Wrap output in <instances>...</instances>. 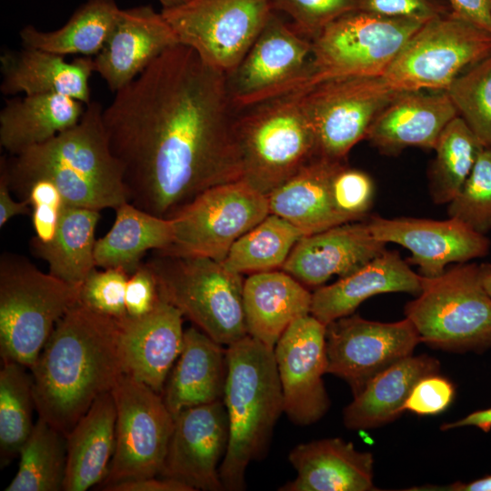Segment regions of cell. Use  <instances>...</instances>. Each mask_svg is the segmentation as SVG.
<instances>
[{
	"instance_id": "32",
	"label": "cell",
	"mask_w": 491,
	"mask_h": 491,
	"mask_svg": "<svg viewBox=\"0 0 491 491\" xmlns=\"http://www.w3.org/2000/svg\"><path fill=\"white\" fill-rule=\"evenodd\" d=\"M439 362L427 355L406 356L376 375L344 409L351 430L374 428L395 420L416 384L436 374Z\"/></svg>"
},
{
	"instance_id": "30",
	"label": "cell",
	"mask_w": 491,
	"mask_h": 491,
	"mask_svg": "<svg viewBox=\"0 0 491 491\" xmlns=\"http://www.w3.org/2000/svg\"><path fill=\"white\" fill-rule=\"evenodd\" d=\"M85 106L56 94L7 99L0 112V145L9 155H19L76 125Z\"/></svg>"
},
{
	"instance_id": "2",
	"label": "cell",
	"mask_w": 491,
	"mask_h": 491,
	"mask_svg": "<svg viewBox=\"0 0 491 491\" xmlns=\"http://www.w3.org/2000/svg\"><path fill=\"white\" fill-rule=\"evenodd\" d=\"M30 371L38 417L67 436L124 374L118 320L77 302L58 320Z\"/></svg>"
},
{
	"instance_id": "33",
	"label": "cell",
	"mask_w": 491,
	"mask_h": 491,
	"mask_svg": "<svg viewBox=\"0 0 491 491\" xmlns=\"http://www.w3.org/2000/svg\"><path fill=\"white\" fill-rule=\"evenodd\" d=\"M115 210L110 230L95 241L96 267H122L130 275L148 251H162L173 240L171 218L156 216L126 202Z\"/></svg>"
},
{
	"instance_id": "47",
	"label": "cell",
	"mask_w": 491,
	"mask_h": 491,
	"mask_svg": "<svg viewBox=\"0 0 491 491\" xmlns=\"http://www.w3.org/2000/svg\"><path fill=\"white\" fill-rule=\"evenodd\" d=\"M356 5L360 11L425 23L448 13L437 0H356Z\"/></svg>"
},
{
	"instance_id": "25",
	"label": "cell",
	"mask_w": 491,
	"mask_h": 491,
	"mask_svg": "<svg viewBox=\"0 0 491 491\" xmlns=\"http://www.w3.org/2000/svg\"><path fill=\"white\" fill-rule=\"evenodd\" d=\"M288 460L296 471L294 480L281 491H370L373 483V455L357 450L339 437L296 446Z\"/></svg>"
},
{
	"instance_id": "22",
	"label": "cell",
	"mask_w": 491,
	"mask_h": 491,
	"mask_svg": "<svg viewBox=\"0 0 491 491\" xmlns=\"http://www.w3.org/2000/svg\"><path fill=\"white\" fill-rule=\"evenodd\" d=\"M183 318L162 298L148 315L118 320L124 374L162 394L183 346Z\"/></svg>"
},
{
	"instance_id": "18",
	"label": "cell",
	"mask_w": 491,
	"mask_h": 491,
	"mask_svg": "<svg viewBox=\"0 0 491 491\" xmlns=\"http://www.w3.org/2000/svg\"><path fill=\"white\" fill-rule=\"evenodd\" d=\"M229 440L223 400L192 406L174 416V427L159 476L195 490H225L219 467Z\"/></svg>"
},
{
	"instance_id": "8",
	"label": "cell",
	"mask_w": 491,
	"mask_h": 491,
	"mask_svg": "<svg viewBox=\"0 0 491 491\" xmlns=\"http://www.w3.org/2000/svg\"><path fill=\"white\" fill-rule=\"evenodd\" d=\"M405 315L431 346L456 351L491 346V297L480 266L461 263L438 276H422L421 291Z\"/></svg>"
},
{
	"instance_id": "13",
	"label": "cell",
	"mask_w": 491,
	"mask_h": 491,
	"mask_svg": "<svg viewBox=\"0 0 491 491\" xmlns=\"http://www.w3.org/2000/svg\"><path fill=\"white\" fill-rule=\"evenodd\" d=\"M161 12L179 44L228 74L246 55L273 9L269 0H190Z\"/></svg>"
},
{
	"instance_id": "14",
	"label": "cell",
	"mask_w": 491,
	"mask_h": 491,
	"mask_svg": "<svg viewBox=\"0 0 491 491\" xmlns=\"http://www.w3.org/2000/svg\"><path fill=\"white\" fill-rule=\"evenodd\" d=\"M302 91L319 157L346 162L378 113L400 92L383 76L337 78Z\"/></svg>"
},
{
	"instance_id": "28",
	"label": "cell",
	"mask_w": 491,
	"mask_h": 491,
	"mask_svg": "<svg viewBox=\"0 0 491 491\" xmlns=\"http://www.w3.org/2000/svg\"><path fill=\"white\" fill-rule=\"evenodd\" d=\"M312 294L282 269L249 275L243 306L247 335L275 348L286 328L311 312Z\"/></svg>"
},
{
	"instance_id": "21",
	"label": "cell",
	"mask_w": 491,
	"mask_h": 491,
	"mask_svg": "<svg viewBox=\"0 0 491 491\" xmlns=\"http://www.w3.org/2000/svg\"><path fill=\"white\" fill-rule=\"evenodd\" d=\"M366 221H354L302 236L282 270L308 286L356 271L386 249Z\"/></svg>"
},
{
	"instance_id": "17",
	"label": "cell",
	"mask_w": 491,
	"mask_h": 491,
	"mask_svg": "<svg viewBox=\"0 0 491 491\" xmlns=\"http://www.w3.org/2000/svg\"><path fill=\"white\" fill-rule=\"evenodd\" d=\"M274 353L284 412L296 425L317 422L330 406L322 379L327 368L326 326L311 314L297 318L283 333Z\"/></svg>"
},
{
	"instance_id": "52",
	"label": "cell",
	"mask_w": 491,
	"mask_h": 491,
	"mask_svg": "<svg viewBox=\"0 0 491 491\" xmlns=\"http://www.w3.org/2000/svg\"><path fill=\"white\" fill-rule=\"evenodd\" d=\"M474 426L484 432L491 430V408L476 411L467 415L466 417L442 425V430H449L462 426Z\"/></svg>"
},
{
	"instance_id": "11",
	"label": "cell",
	"mask_w": 491,
	"mask_h": 491,
	"mask_svg": "<svg viewBox=\"0 0 491 491\" xmlns=\"http://www.w3.org/2000/svg\"><path fill=\"white\" fill-rule=\"evenodd\" d=\"M267 196L243 179L202 192L172 217L173 240L165 255L223 262L234 243L269 215Z\"/></svg>"
},
{
	"instance_id": "38",
	"label": "cell",
	"mask_w": 491,
	"mask_h": 491,
	"mask_svg": "<svg viewBox=\"0 0 491 491\" xmlns=\"http://www.w3.org/2000/svg\"><path fill=\"white\" fill-rule=\"evenodd\" d=\"M485 146L460 116L441 133L429 170V191L434 203L448 204L460 191Z\"/></svg>"
},
{
	"instance_id": "12",
	"label": "cell",
	"mask_w": 491,
	"mask_h": 491,
	"mask_svg": "<svg viewBox=\"0 0 491 491\" xmlns=\"http://www.w3.org/2000/svg\"><path fill=\"white\" fill-rule=\"evenodd\" d=\"M115 410V446L103 487L159 476L174 427L162 395L123 374L111 390Z\"/></svg>"
},
{
	"instance_id": "6",
	"label": "cell",
	"mask_w": 491,
	"mask_h": 491,
	"mask_svg": "<svg viewBox=\"0 0 491 491\" xmlns=\"http://www.w3.org/2000/svg\"><path fill=\"white\" fill-rule=\"evenodd\" d=\"M80 286L39 270L25 256H0V355L29 369L58 320L77 302Z\"/></svg>"
},
{
	"instance_id": "4",
	"label": "cell",
	"mask_w": 491,
	"mask_h": 491,
	"mask_svg": "<svg viewBox=\"0 0 491 491\" xmlns=\"http://www.w3.org/2000/svg\"><path fill=\"white\" fill-rule=\"evenodd\" d=\"M226 359L229 440L219 475L225 490L241 491L248 465L267 453L284 399L274 348L246 335L227 346Z\"/></svg>"
},
{
	"instance_id": "45",
	"label": "cell",
	"mask_w": 491,
	"mask_h": 491,
	"mask_svg": "<svg viewBox=\"0 0 491 491\" xmlns=\"http://www.w3.org/2000/svg\"><path fill=\"white\" fill-rule=\"evenodd\" d=\"M275 12L292 19V26L313 40L326 25L357 10L356 0H269Z\"/></svg>"
},
{
	"instance_id": "1",
	"label": "cell",
	"mask_w": 491,
	"mask_h": 491,
	"mask_svg": "<svg viewBox=\"0 0 491 491\" xmlns=\"http://www.w3.org/2000/svg\"><path fill=\"white\" fill-rule=\"evenodd\" d=\"M226 74L178 44L115 93L102 120L128 202L170 218L206 189L241 179Z\"/></svg>"
},
{
	"instance_id": "26",
	"label": "cell",
	"mask_w": 491,
	"mask_h": 491,
	"mask_svg": "<svg viewBox=\"0 0 491 491\" xmlns=\"http://www.w3.org/2000/svg\"><path fill=\"white\" fill-rule=\"evenodd\" d=\"M422 276L396 251L384 250L352 274L312 294L310 314L325 326L352 315L367 298L384 293L418 295Z\"/></svg>"
},
{
	"instance_id": "15",
	"label": "cell",
	"mask_w": 491,
	"mask_h": 491,
	"mask_svg": "<svg viewBox=\"0 0 491 491\" xmlns=\"http://www.w3.org/2000/svg\"><path fill=\"white\" fill-rule=\"evenodd\" d=\"M311 55L312 40L273 11L246 55L226 74L234 107L241 110L304 89Z\"/></svg>"
},
{
	"instance_id": "16",
	"label": "cell",
	"mask_w": 491,
	"mask_h": 491,
	"mask_svg": "<svg viewBox=\"0 0 491 491\" xmlns=\"http://www.w3.org/2000/svg\"><path fill=\"white\" fill-rule=\"evenodd\" d=\"M420 342L406 317L382 323L349 315L326 326V373L345 380L356 396L376 375L411 356Z\"/></svg>"
},
{
	"instance_id": "19",
	"label": "cell",
	"mask_w": 491,
	"mask_h": 491,
	"mask_svg": "<svg viewBox=\"0 0 491 491\" xmlns=\"http://www.w3.org/2000/svg\"><path fill=\"white\" fill-rule=\"evenodd\" d=\"M366 222L379 241L406 248L411 253L408 263L416 265L420 276L428 278L443 274L449 264L486 256L490 246L485 235L452 217L433 220L372 216Z\"/></svg>"
},
{
	"instance_id": "35",
	"label": "cell",
	"mask_w": 491,
	"mask_h": 491,
	"mask_svg": "<svg viewBox=\"0 0 491 491\" xmlns=\"http://www.w3.org/2000/svg\"><path fill=\"white\" fill-rule=\"evenodd\" d=\"M99 218L97 210L66 205L52 242L30 245L33 253L47 263L48 273L80 286L96 268L95 232Z\"/></svg>"
},
{
	"instance_id": "9",
	"label": "cell",
	"mask_w": 491,
	"mask_h": 491,
	"mask_svg": "<svg viewBox=\"0 0 491 491\" xmlns=\"http://www.w3.org/2000/svg\"><path fill=\"white\" fill-rule=\"evenodd\" d=\"M424 24L360 10L340 16L312 40L310 75L304 89L337 78L383 76Z\"/></svg>"
},
{
	"instance_id": "40",
	"label": "cell",
	"mask_w": 491,
	"mask_h": 491,
	"mask_svg": "<svg viewBox=\"0 0 491 491\" xmlns=\"http://www.w3.org/2000/svg\"><path fill=\"white\" fill-rule=\"evenodd\" d=\"M485 147H491V55L460 74L445 91Z\"/></svg>"
},
{
	"instance_id": "27",
	"label": "cell",
	"mask_w": 491,
	"mask_h": 491,
	"mask_svg": "<svg viewBox=\"0 0 491 491\" xmlns=\"http://www.w3.org/2000/svg\"><path fill=\"white\" fill-rule=\"evenodd\" d=\"M222 346L196 326L185 330L181 352L161 394L174 416L184 409L223 400L227 359Z\"/></svg>"
},
{
	"instance_id": "37",
	"label": "cell",
	"mask_w": 491,
	"mask_h": 491,
	"mask_svg": "<svg viewBox=\"0 0 491 491\" xmlns=\"http://www.w3.org/2000/svg\"><path fill=\"white\" fill-rule=\"evenodd\" d=\"M302 236L291 223L269 214L234 243L222 264L242 276L282 269Z\"/></svg>"
},
{
	"instance_id": "50",
	"label": "cell",
	"mask_w": 491,
	"mask_h": 491,
	"mask_svg": "<svg viewBox=\"0 0 491 491\" xmlns=\"http://www.w3.org/2000/svg\"><path fill=\"white\" fill-rule=\"evenodd\" d=\"M31 214V207L26 200L15 201L11 195L6 155L0 158V227L11 218L20 215Z\"/></svg>"
},
{
	"instance_id": "23",
	"label": "cell",
	"mask_w": 491,
	"mask_h": 491,
	"mask_svg": "<svg viewBox=\"0 0 491 491\" xmlns=\"http://www.w3.org/2000/svg\"><path fill=\"white\" fill-rule=\"evenodd\" d=\"M456 116L445 91L400 92L376 116L366 139L387 155L412 146L434 149Z\"/></svg>"
},
{
	"instance_id": "43",
	"label": "cell",
	"mask_w": 491,
	"mask_h": 491,
	"mask_svg": "<svg viewBox=\"0 0 491 491\" xmlns=\"http://www.w3.org/2000/svg\"><path fill=\"white\" fill-rule=\"evenodd\" d=\"M129 276L122 267L95 268L80 286L79 302L116 320L126 317L125 296Z\"/></svg>"
},
{
	"instance_id": "7",
	"label": "cell",
	"mask_w": 491,
	"mask_h": 491,
	"mask_svg": "<svg viewBox=\"0 0 491 491\" xmlns=\"http://www.w3.org/2000/svg\"><path fill=\"white\" fill-rule=\"evenodd\" d=\"M162 298L221 345L247 335L243 306V276L203 256L154 252L145 261Z\"/></svg>"
},
{
	"instance_id": "29",
	"label": "cell",
	"mask_w": 491,
	"mask_h": 491,
	"mask_svg": "<svg viewBox=\"0 0 491 491\" xmlns=\"http://www.w3.org/2000/svg\"><path fill=\"white\" fill-rule=\"evenodd\" d=\"M115 420L110 391L97 397L68 433L63 491H85L105 480L115 452Z\"/></svg>"
},
{
	"instance_id": "44",
	"label": "cell",
	"mask_w": 491,
	"mask_h": 491,
	"mask_svg": "<svg viewBox=\"0 0 491 491\" xmlns=\"http://www.w3.org/2000/svg\"><path fill=\"white\" fill-rule=\"evenodd\" d=\"M330 190L334 208L345 223L363 220L372 206L375 195L372 178L362 170L349 167L346 162L335 170Z\"/></svg>"
},
{
	"instance_id": "20",
	"label": "cell",
	"mask_w": 491,
	"mask_h": 491,
	"mask_svg": "<svg viewBox=\"0 0 491 491\" xmlns=\"http://www.w3.org/2000/svg\"><path fill=\"white\" fill-rule=\"evenodd\" d=\"M178 44L162 12H156L152 5L120 9L106 43L93 57L95 72L115 94Z\"/></svg>"
},
{
	"instance_id": "49",
	"label": "cell",
	"mask_w": 491,
	"mask_h": 491,
	"mask_svg": "<svg viewBox=\"0 0 491 491\" xmlns=\"http://www.w3.org/2000/svg\"><path fill=\"white\" fill-rule=\"evenodd\" d=\"M451 13L491 35V0H447Z\"/></svg>"
},
{
	"instance_id": "46",
	"label": "cell",
	"mask_w": 491,
	"mask_h": 491,
	"mask_svg": "<svg viewBox=\"0 0 491 491\" xmlns=\"http://www.w3.org/2000/svg\"><path fill=\"white\" fill-rule=\"evenodd\" d=\"M455 396L453 384L436 374L420 379L406 400L402 411L419 416H435L445 411Z\"/></svg>"
},
{
	"instance_id": "55",
	"label": "cell",
	"mask_w": 491,
	"mask_h": 491,
	"mask_svg": "<svg viewBox=\"0 0 491 491\" xmlns=\"http://www.w3.org/2000/svg\"><path fill=\"white\" fill-rule=\"evenodd\" d=\"M162 5V9H170L180 6L190 0H158Z\"/></svg>"
},
{
	"instance_id": "41",
	"label": "cell",
	"mask_w": 491,
	"mask_h": 491,
	"mask_svg": "<svg viewBox=\"0 0 491 491\" xmlns=\"http://www.w3.org/2000/svg\"><path fill=\"white\" fill-rule=\"evenodd\" d=\"M449 217L477 233L491 230V147H484L460 191L448 203Z\"/></svg>"
},
{
	"instance_id": "24",
	"label": "cell",
	"mask_w": 491,
	"mask_h": 491,
	"mask_svg": "<svg viewBox=\"0 0 491 491\" xmlns=\"http://www.w3.org/2000/svg\"><path fill=\"white\" fill-rule=\"evenodd\" d=\"M0 72L5 95L56 94L85 105L92 102L89 79L95 67L90 56L68 62L64 55L37 48L5 49L0 55Z\"/></svg>"
},
{
	"instance_id": "54",
	"label": "cell",
	"mask_w": 491,
	"mask_h": 491,
	"mask_svg": "<svg viewBox=\"0 0 491 491\" xmlns=\"http://www.w3.org/2000/svg\"><path fill=\"white\" fill-rule=\"evenodd\" d=\"M480 270L484 287L491 297V265L483 264L480 266Z\"/></svg>"
},
{
	"instance_id": "34",
	"label": "cell",
	"mask_w": 491,
	"mask_h": 491,
	"mask_svg": "<svg viewBox=\"0 0 491 491\" xmlns=\"http://www.w3.org/2000/svg\"><path fill=\"white\" fill-rule=\"evenodd\" d=\"M119 11L115 0H87L60 28L42 31L27 25L20 30L19 36L24 47L64 56H95L106 43Z\"/></svg>"
},
{
	"instance_id": "39",
	"label": "cell",
	"mask_w": 491,
	"mask_h": 491,
	"mask_svg": "<svg viewBox=\"0 0 491 491\" xmlns=\"http://www.w3.org/2000/svg\"><path fill=\"white\" fill-rule=\"evenodd\" d=\"M35 410L33 377L25 366L4 362L0 370V460L7 466L29 437Z\"/></svg>"
},
{
	"instance_id": "42",
	"label": "cell",
	"mask_w": 491,
	"mask_h": 491,
	"mask_svg": "<svg viewBox=\"0 0 491 491\" xmlns=\"http://www.w3.org/2000/svg\"><path fill=\"white\" fill-rule=\"evenodd\" d=\"M31 207L35 235L30 245L45 246L54 239L63 212L68 205L55 185L46 178L34 179L15 191Z\"/></svg>"
},
{
	"instance_id": "10",
	"label": "cell",
	"mask_w": 491,
	"mask_h": 491,
	"mask_svg": "<svg viewBox=\"0 0 491 491\" xmlns=\"http://www.w3.org/2000/svg\"><path fill=\"white\" fill-rule=\"evenodd\" d=\"M491 55V35L448 12L426 22L383 75L397 92L446 91Z\"/></svg>"
},
{
	"instance_id": "51",
	"label": "cell",
	"mask_w": 491,
	"mask_h": 491,
	"mask_svg": "<svg viewBox=\"0 0 491 491\" xmlns=\"http://www.w3.org/2000/svg\"><path fill=\"white\" fill-rule=\"evenodd\" d=\"M144 477L108 485L105 491H194L187 485L167 477Z\"/></svg>"
},
{
	"instance_id": "36",
	"label": "cell",
	"mask_w": 491,
	"mask_h": 491,
	"mask_svg": "<svg viewBox=\"0 0 491 491\" xmlns=\"http://www.w3.org/2000/svg\"><path fill=\"white\" fill-rule=\"evenodd\" d=\"M66 454V436L38 417L19 452L17 472L5 491L63 490Z\"/></svg>"
},
{
	"instance_id": "53",
	"label": "cell",
	"mask_w": 491,
	"mask_h": 491,
	"mask_svg": "<svg viewBox=\"0 0 491 491\" xmlns=\"http://www.w3.org/2000/svg\"><path fill=\"white\" fill-rule=\"evenodd\" d=\"M410 490H448V491H491V475L469 483L456 482L447 486H422Z\"/></svg>"
},
{
	"instance_id": "48",
	"label": "cell",
	"mask_w": 491,
	"mask_h": 491,
	"mask_svg": "<svg viewBox=\"0 0 491 491\" xmlns=\"http://www.w3.org/2000/svg\"><path fill=\"white\" fill-rule=\"evenodd\" d=\"M161 299L155 276L143 262L127 279L125 296L126 316H145L156 307Z\"/></svg>"
},
{
	"instance_id": "31",
	"label": "cell",
	"mask_w": 491,
	"mask_h": 491,
	"mask_svg": "<svg viewBox=\"0 0 491 491\" xmlns=\"http://www.w3.org/2000/svg\"><path fill=\"white\" fill-rule=\"evenodd\" d=\"M344 163L316 157L267 195L269 213L297 227L304 235L345 224L334 208L330 184Z\"/></svg>"
},
{
	"instance_id": "3",
	"label": "cell",
	"mask_w": 491,
	"mask_h": 491,
	"mask_svg": "<svg viewBox=\"0 0 491 491\" xmlns=\"http://www.w3.org/2000/svg\"><path fill=\"white\" fill-rule=\"evenodd\" d=\"M103 109L100 103L92 101L71 128L19 155L6 156L11 191L34 179L46 178L68 205L100 211L128 202L123 171L104 128Z\"/></svg>"
},
{
	"instance_id": "5",
	"label": "cell",
	"mask_w": 491,
	"mask_h": 491,
	"mask_svg": "<svg viewBox=\"0 0 491 491\" xmlns=\"http://www.w3.org/2000/svg\"><path fill=\"white\" fill-rule=\"evenodd\" d=\"M235 134L241 179L266 196L318 156L301 90L237 110Z\"/></svg>"
}]
</instances>
